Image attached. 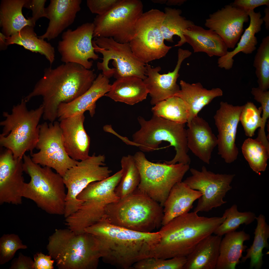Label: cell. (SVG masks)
Masks as SVG:
<instances>
[{"label":"cell","mask_w":269,"mask_h":269,"mask_svg":"<svg viewBox=\"0 0 269 269\" xmlns=\"http://www.w3.org/2000/svg\"><path fill=\"white\" fill-rule=\"evenodd\" d=\"M33 27L26 26L17 33L6 37V45L7 46L15 44L33 52L38 53L44 55L51 65L55 59L54 48L44 39L38 37Z\"/></svg>","instance_id":"obj_33"},{"label":"cell","mask_w":269,"mask_h":269,"mask_svg":"<svg viewBox=\"0 0 269 269\" xmlns=\"http://www.w3.org/2000/svg\"><path fill=\"white\" fill-rule=\"evenodd\" d=\"M164 12L165 16L161 28L164 40L173 42V36L176 35L180 37V40L174 46H182L186 43L184 31L194 23L182 16V11L180 9L165 7Z\"/></svg>","instance_id":"obj_35"},{"label":"cell","mask_w":269,"mask_h":269,"mask_svg":"<svg viewBox=\"0 0 269 269\" xmlns=\"http://www.w3.org/2000/svg\"><path fill=\"white\" fill-rule=\"evenodd\" d=\"M222 238L216 269H235L247 246L244 242L250 240V235L243 230L225 234Z\"/></svg>","instance_id":"obj_29"},{"label":"cell","mask_w":269,"mask_h":269,"mask_svg":"<svg viewBox=\"0 0 269 269\" xmlns=\"http://www.w3.org/2000/svg\"><path fill=\"white\" fill-rule=\"evenodd\" d=\"M143 9L140 0H121L109 12L94 18L93 37H111L119 43H129L136 35Z\"/></svg>","instance_id":"obj_11"},{"label":"cell","mask_w":269,"mask_h":269,"mask_svg":"<svg viewBox=\"0 0 269 269\" xmlns=\"http://www.w3.org/2000/svg\"><path fill=\"white\" fill-rule=\"evenodd\" d=\"M183 33L186 42L191 46L194 53L204 52L210 57H220L228 52V48L223 39L212 30L194 24Z\"/></svg>","instance_id":"obj_25"},{"label":"cell","mask_w":269,"mask_h":269,"mask_svg":"<svg viewBox=\"0 0 269 269\" xmlns=\"http://www.w3.org/2000/svg\"><path fill=\"white\" fill-rule=\"evenodd\" d=\"M48 240L47 249L59 269L96 268L100 255L93 235L85 232L76 234L68 228L56 229Z\"/></svg>","instance_id":"obj_4"},{"label":"cell","mask_w":269,"mask_h":269,"mask_svg":"<svg viewBox=\"0 0 269 269\" xmlns=\"http://www.w3.org/2000/svg\"><path fill=\"white\" fill-rule=\"evenodd\" d=\"M152 1L154 3L160 4H164L166 3L167 0H152Z\"/></svg>","instance_id":"obj_53"},{"label":"cell","mask_w":269,"mask_h":269,"mask_svg":"<svg viewBox=\"0 0 269 269\" xmlns=\"http://www.w3.org/2000/svg\"><path fill=\"white\" fill-rule=\"evenodd\" d=\"M251 93L255 100L261 104L263 114L262 118L264 127L269 117V91H264L258 87L252 88Z\"/></svg>","instance_id":"obj_45"},{"label":"cell","mask_w":269,"mask_h":269,"mask_svg":"<svg viewBox=\"0 0 269 269\" xmlns=\"http://www.w3.org/2000/svg\"><path fill=\"white\" fill-rule=\"evenodd\" d=\"M186 0H168L166 3L167 5H180L186 2Z\"/></svg>","instance_id":"obj_51"},{"label":"cell","mask_w":269,"mask_h":269,"mask_svg":"<svg viewBox=\"0 0 269 269\" xmlns=\"http://www.w3.org/2000/svg\"><path fill=\"white\" fill-rule=\"evenodd\" d=\"M232 4L246 12L254 10L256 8L266 5L269 6V0H235Z\"/></svg>","instance_id":"obj_47"},{"label":"cell","mask_w":269,"mask_h":269,"mask_svg":"<svg viewBox=\"0 0 269 269\" xmlns=\"http://www.w3.org/2000/svg\"><path fill=\"white\" fill-rule=\"evenodd\" d=\"M96 77L94 70L75 63L50 67L45 69L43 77L24 98L27 102L35 96H42L43 119L53 122L57 118L59 105L71 102L84 93Z\"/></svg>","instance_id":"obj_1"},{"label":"cell","mask_w":269,"mask_h":269,"mask_svg":"<svg viewBox=\"0 0 269 269\" xmlns=\"http://www.w3.org/2000/svg\"><path fill=\"white\" fill-rule=\"evenodd\" d=\"M153 114L176 123L185 124L188 119L189 111L181 98L174 96L162 101L152 108Z\"/></svg>","instance_id":"obj_37"},{"label":"cell","mask_w":269,"mask_h":269,"mask_svg":"<svg viewBox=\"0 0 269 269\" xmlns=\"http://www.w3.org/2000/svg\"><path fill=\"white\" fill-rule=\"evenodd\" d=\"M117 201L116 197L112 194L95 195L84 202L77 211L68 216V222L75 230L83 232L85 228L104 218L107 206Z\"/></svg>","instance_id":"obj_23"},{"label":"cell","mask_w":269,"mask_h":269,"mask_svg":"<svg viewBox=\"0 0 269 269\" xmlns=\"http://www.w3.org/2000/svg\"><path fill=\"white\" fill-rule=\"evenodd\" d=\"M0 49L1 50H5L7 48V46L6 44V36L2 33H0Z\"/></svg>","instance_id":"obj_52"},{"label":"cell","mask_w":269,"mask_h":269,"mask_svg":"<svg viewBox=\"0 0 269 269\" xmlns=\"http://www.w3.org/2000/svg\"><path fill=\"white\" fill-rule=\"evenodd\" d=\"M197 212H188L162 225L159 231V241L153 257L167 259L187 257L202 240L212 235L225 217L200 216Z\"/></svg>","instance_id":"obj_3"},{"label":"cell","mask_w":269,"mask_h":269,"mask_svg":"<svg viewBox=\"0 0 269 269\" xmlns=\"http://www.w3.org/2000/svg\"><path fill=\"white\" fill-rule=\"evenodd\" d=\"M92 44L95 52L101 54L102 61L97 67L109 78L114 76L116 79L134 76L144 80L146 77V64L134 54L129 43H121L111 37L94 38Z\"/></svg>","instance_id":"obj_10"},{"label":"cell","mask_w":269,"mask_h":269,"mask_svg":"<svg viewBox=\"0 0 269 269\" xmlns=\"http://www.w3.org/2000/svg\"><path fill=\"white\" fill-rule=\"evenodd\" d=\"M223 216L225 217V220L213 233L215 235L221 236L235 231L241 224H250L256 217L255 213L252 212L239 211L235 204L226 209Z\"/></svg>","instance_id":"obj_39"},{"label":"cell","mask_w":269,"mask_h":269,"mask_svg":"<svg viewBox=\"0 0 269 269\" xmlns=\"http://www.w3.org/2000/svg\"><path fill=\"white\" fill-rule=\"evenodd\" d=\"M22 159L14 158L7 149L0 156V204L18 205L22 203L26 183L23 176Z\"/></svg>","instance_id":"obj_18"},{"label":"cell","mask_w":269,"mask_h":269,"mask_svg":"<svg viewBox=\"0 0 269 269\" xmlns=\"http://www.w3.org/2000/svg\"><path fill=\"white\" fill-rule=\"evenodd\" d=\"M46 0H28L24 7L32 11V16L30 18L35 25L36 22L42 17L47 18L46 8L45 5Z\"/></svg>","instance_id":"obj_46"},{"label":"cell","mask_w":269,"mask_h":269,"mask_svg":"<svg viewBox=\"0 0 269 269\" xmlns=\"http://www.w3.org/2000/svg\"><path fill=\"white\" fill-rule=\"evenodd\" d=\"M138 120L140 128L132 136L133 141L142 152H149L158 149L163 141H167L176 151L174 158L165 161L168 164L181 163L189 165L191 159L188 154L186 130L185 124L176 123L153 114L147 121L141 117Z\"/></svg>","instance_id":"obj_8"},{"label":"cell","mask_w":269,"mask_h":269,"mask_svg":"<svg viewBox=\"0 0 269 269\" xmlns=\"http://www.w3.org/2000/svg\"><path fill=\"white\" fill-rule=\"evenodd\" d=\"M121 164L123 174L115 189V192L121 199L132 193L136 189L140 182V177L133 156L128 155L123 156Z\"/></svg>","instance_id":"obj_38"},{"label":"cell","mask_w":269,"mask_h":269,"mask_svg":"<svg viewBox=\"0 0 269 269\" xmlns=\"http://www.w3.org/2000/svg\"><path fill=\"white\" fill-rule=\"evenodd\" d=\"M187 145L189 150L200 160L210 163L212 152L217 145V139L208 123L198 116L187 124Z\"/></svg>","instance_id":"obj_24"},{"label":"cell","mask_w":269,"mask_h":269,"mask_svg":"<svg viewBox=\"0 0 269 269\" xmlns=\"http://www.w3.org/2000/svg\"><path fill=\"white\" fill-rule=\"evenodd\" d=\"M249 20L247 12L231 4L210 14L204 25L218 35L228 48L233 49L243 31L244 23Z\"/></svg>","instance_id":"obj_17"},{"label":"cell","mask_w":269,"mask_h":269,"mask_svg":"<svg viewBox=\"0 0 269 269\" xmlns=\"http://www.w3.org/2000/svg\"><path fill=\"white\" fill-rule=\"evenodd\" d=\"M191 54V52L188 50L179 48L178 60L175 68L172 72L166 74L159 73L161 69L159 66L152 67L146 64L147 77L143 81L151 97V104L155 105L174 96L179 92L180 89L176 82L179 76V70L183 61Z\"/></svg>","instance_id":"obj_19"},{"label":"cell","mask_w":269,"mask_h":269,"mask_svg":"<svg viewBox=\"0 0 269 269\" xmlns=\"http://www.w3.org/2000/svg\"><path fill=\"white\" fill-rule=\"evenodd\" d=\"M106 218L111 223L134 231L150 233L162 226L163 207L139 190L109 204Z\"/></svg>","instance_id":"obj_5"},{"label":"cell","mask_w":269,"mask_h":269,"mask_svg":"<svg viewBox=\"0 0 269 269\" xmlns=\"http://www.w3.org/2000/svg\"><path fill=\"white\" fill-rule=\"evenodd\" d=\"M148 93L143 80L128 76L117 79L105 95L116 102L133 105L145 99Z\"/></svg>","instance_id":"obj_30"},{"label":"cell","mask_w":269,"mask_h":269,"mask_svg":"<svg viewBox=\"0 0 269 269\" xmlns=\"http://www.w3.org/2000/svg\"><path fill=\"white\" fill-rule=\"evenodd\" d=\"M38 152L31 154L34 163L55 169L63 177L67 170L78 161L71 158L65 149L59 122L39 125L38 141L36 148Z\"/></svg>","instance_id":"obj_13"},{"label":"cell","mask_w":269,"mask_h":269,"mask_svg":"<svg viewBox=\"0 0 269 269\" xmlns=\"http://www.w3.org/2000/svg\"><path fill=\"white\" fill-rule=\"evenodd\" d=\"M23 159L24 172L30 177L25 184L23 198L32 200L49 214L64 215L67 194L63 177L50 167L34 163L29 155L25 154Z\"/></svg>","instance_id":"obj_7"},{"label":"cell","mask_w":269,"mask_h":269,"mask_svg":"<svg viewBox=\"0 0 269 269\" xmlns=\"http://www.w3.org/2000/svg\"><path fill=\"white\" fill-rule=\"evenodd\" d=\"M133 156L140 177L137 188L163 207L172 187L182 181L190 169L189 165L153 163L142 151L137 152Z\"/></svg>","instance_id":"obj_9"},{"label":"cell","mask_w":269,"mask_h":269,"mask_svg":"<svg viewBox=\"0 0 269 269\" xmlns=\"http://www.w3.org/2000/svg\"><path fill=\"white\" fill-rule=\"evenodd\" d=\"M222 236L210 235L200 242L187 257L184 269H215Z\"/></svg>","instance_id":"obj_31"},{"label":"cell","mask_w":269,"mask_h":269,"mask_svg":"<svg viewBox=\"0 0 269 269\" xmlns=\"http://www.w3.org/2000/svg\"><path fill=\"white\" fill-rule=\"evenodd\" d=\"M34 269H53L54 260L50 255H45L41 252L34 255Z\"/></svg>","instance_id":"obj_48"},{"label":"cell","mask_w":269,"mask_h":269,"mask_svg":"<svg viewBox=\"0 0 269 269\" xmlns=\"http://www.w3.org/2000/svg\"><path fill=\"white\" fill-rule=\"evenodd\" d=\"M256 219L257 225L254 233V237L253 244L249 248L246 249V254L242 256L241 261L244 263L250 259V269H260L263 263V250L264 248H269L268 242L269 226L266 222L265 216L262 214L256 217Z\"/></svg>","instance_id":"obj_34"},{"label":"cell","mask_w":269,"mask_h":269,"mask_svg":"<svg viewBox=\"0 0 269 269\" xmlns=\"http://www.w3.org/2000/svg\"><path fill=\"white\" fill-rule=\"evenodd\" d=\"M186 257L164 259L154 257L145 259L133 265L137 269H182L187 262Z\"/></svg>","instance_id":"obj_42"},{"label":"cell","mask_w":269,"mask_h":269,"mask_svg":"<svg viewBox=\"0 0 269 269\" xmlns=\"http://www.w3.org/2000/svg\"><path fill=\"white\" fill-rule=\"evenodd\" d=\"M265 15L262 18V20L265 23V27L266 29H269V6H267L264 10Z\"/></svg>","instance_id":"obj_50"},{"label":"cell","mask_w":269,"mask_h":269,"mask_svg":"<svg viewBox=\"0 0 269 269\" xmlns=\"http://www.w3.org/2000/svg\"><path fill=\"white\" fill-rule=\"evenodd\" d=\"M109 82L108 78L102 73H99L84 93L71 102L59 105L57 112L59 121L84 113L86 111L93 117L95 113L96 102L110 90Z\"/></svg>","instance_id":"obj_20"},{"label":"cell","mask_w":269,"mask_h":269,"mask_svg":"<svg viewBox=\"0 0 269 269\" xmlns=\"http://www.w3.org/2000/svg\"><path fill=\"white\" fill-rule=\"evenodd\" d=\"M94 30L93 22H86L74 30L68 29L64 32L57 47L61 61L77 64L90 69L93 62L89 60L99 58L92 44Z\"/></svg>","instance_id":"obj_15"},{"label":"cell","mask_w":269,"mask_h":269,"mask_svg":"<svg viewBox=\"0 0 269 269\" xmlns=\"http://www.w3.org/2000/svg\"><path fill=\"white\" fill-rule=\"evenodd\" d=\"M247 13L250 19L249 25L241 36L237 47L233 51H228L225 55L218 59L217 63L221 68L227 70L230 69L233 64V57L236 55L240 52L250 54L256 48L258 41L255 35L261 31L263 21L260 11L256 12L254 10H251Z\"/></svg>","instance_id":"obj_28"},{"label":"cell","mask_w":269,"mask_h":269,"mask_svg":"<svg viewBox=\"0 0 269 269\" xmlns=\"http://www.w3.org/2000/svg\"><path fill=\"white\" fill-rule=\"evenodd\" d=\"M84 113L67 118L60 121L64 147L73 159L84 160L89 156L90 137L84 127Z\"/></svg>","instance_id":"obj_21"},{"label":"cell","mask_w":269,"mask_h":269,"mask_svg":"<svg viewBox=\"0 0 269 269\" xmlns=\"http://www.w3.org/2000/svg\"><path fill=\"white\" fill-rule=\"evenodd\" d=\"M165 16L164 12L152 9L143 13L137 22L136 35L129 43L135 55L144 64L164 57L172 47L164 44L161 31Z\"/></svg>","instance_id":"obj_12"},{"label":"cell","mask_w":269,"mask_h":269,"mask_svg":"<svg viewBox=\"0 0 269 269\" xmlns=\"http://www.w3.org/2000/svg\"><path fill=\"white\" fill-rule=\"evenodd\" d=\"M243 106L221 101L214 117L218 133V154L227 163L233 162L237 157L238 151L235 141Z\"/></svg>","instance_id":"obj_16"},{"label":"cell","mask_w":269,"mask_h":269,"mask_svg":"<svg viewBox=\"0 0 269 269\" xmlns=\"http://www.w3.org/2000/svg\"><path fill=\"white\" fill-rule=\"evenodd\" d=\"M190 170L191 175L183 182L202 194L194 211L208 212L227 202L223 198L232 188L230 185L235 174L215 173L204 166L200 171L193 168Z\"/></svg>","instance_id":"obj_14"},{"label":"cell","mask_w":269,"mask_h":269,"mask_svg":"<svg viewBox=\"0 0 269 269\" xmlns=\"http://www.w3.org/2000/svg\"><path fill=\"white\" fill-rule=\"evenodd\" d=\"M181 89L174 96L181 98L188 106L189 111L187 124L198 116L199 112L215 98L222 96L223 92L220 88L208 90L200 82L190 84L181 80Z\"/></svg>","instance_id":"obj_27"},{"label":"cell","mask_w":269,"mask_h":269,"mask_svg":"<svg viewBox=\"0 0 269 269\" xmlns=\"http://www.w3.org/2000/svg\"><path fill=\"white\" fill-rule=\"evenodd\" d=\"M121 0H87L86 5L90 12L98 15H104L111 10Z\"/></svg>","instance_id":"obj_44"},{"label":"cell","mask_w":269,"mask_h":269,"mask_svg":"<svg viewBox=\"0 0 269 269\" xmlns=\"http://www.w3.org/2000/svg\"><path fill=\"white\" fill-rule=\"evenodd\" d=\"M81 0H51L46 8L48 27L43 35L38 37L48 41L57 37L74 22L81 9Z\"/></svg>","instance_id":"obj_22"},{"label":"cell","mask_w":269,"mask_h":269,"mask_svg":"<svg viewBox=\"0 0 269 269\" xmlns=\"http://www.w3.org/2000/svg\"><path fill=\"white\" fill-rule=\"evenodd\" d=\"M34 261L29 257L24 255L21 253L18 257L14 258L9 268L11 269H34Z\"/></svg>","instance_id":"obj_49"},{"label":"cell","mask_w":269,"mask_h":269,"mask_svg":"<svg viewBox=\"0 0 269 269\" xmlns=\"http://www.w3.org/2000/svg\"><path fill=\"white\" fill-rule=\"evenodd\" d=\"M262 111L261 107L258 108L253 102H248L243 105L239 120L246 136L249 137L253 136L258 128H260L258 134H266L261 116Z\"/></svg>","instance_id":"obj_41"},{"label":"cell","mask_w":269,"mask_h":269,"mask_svg":"<svg viewBox=\"0 0 269 269\" xmlns=\"http://www.w3.org/2000/svg\"><path fill=\"white\" fill-rule=\"evenodd\" d=\"M202 195L200 192L191 188L183 181L176 184L171 190L163 205L162 226L189 212L193 203Z\"/></svg>","instance_id":"obj_26"},{"label":"cell","mask_w":269,"mask_h":269,"mask_svg":"<svg viewBox=\"0 0 269 269\" xmlns=\"http://www.w3.org/2000/svg\"><path fill=\"white\" fill-rule=\"evenodd\" d=\"M28 0H2L0 7V24L2 33L6 37L20 31L27 26L34 27L35 25L30 18L23 15L22 10Z\"/></svg>","instance_id":"obj_32"},{"label":"cell","mask_w":269,"mask_h":269,"mask_svg":"<svg viewBox=\"0 0 269 269\" xmlns=\"http://www.w3.org/2000/svg\"><path fill=\"white\" fill-rule=\"evenodd\" d=\"M27 102L23 98L13 106L11 113L3 112L5 119L0 122L3 127L0 145L10 150L15 159H23L26 151L32 154L38 141V124L43 114V107L42 104L35 109L29 110Z\"/></svg>","instance_id":"obj_6"},{"label":"cell","mask_w":269,"mask_h":269,"mask_svg":"<svg viewBox=\"0 0 269 269\" xmlns=\"http://www.w3.org/2000/svg\"><path fill=\"white\" fill-rule=\"evenodd\" d=\"M27 248L18 235L4 234L0 239V264H4L11 260L18 250Z\"/></svg>","instance_id":"obj_43"},{"label":"cell","mask_w":269,"mask_h":269,"mask_svg":"<svg viewBox=\"0 0 269 269\" xmlns=\"http://www.w3.org/2000/svg\"><path fill=\"white\" fill-rule=\"evenodd\" d=\"M84 231L96 238L101 256L110 258L126 268L153 257L160 239L159 231H134L113 224L105 218Z\"/></svg>","instance_id":"obj_2"},{"label":"cell","mask_w":269,"mask_h":269,"mask_svg":"<svg viewBox=\"0 0 269 269\" xmlns=\"http://www.w3.org/2000/svg\"><path fill=\"white\" fill-rule=\"evenodd\" d=\"M242 152L253 170L257 173L265 171L269 157L268 141L257 137L245 140L242 147Z\"/></svg>","instance_id":"obj_36"},{"label":"cell","mask_w":269,"mask_h":269,"mask_svg":"<svg viewBox=\"0 0 269 269\" xmlns=\"http://www.w3.org/2000/svg\"><path fill=\"white\" fill-rule=\"evenodd\" d=\"M253 66L255 69L258 87L264 91L269 88V36L264 38L255 56Z\"/></svg>","instance_id":"obj_40"}]
</instances>
